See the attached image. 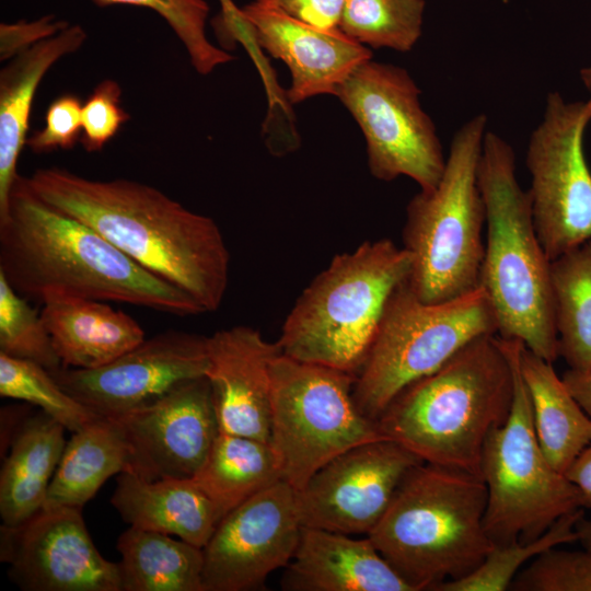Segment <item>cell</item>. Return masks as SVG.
Masks as SVG:
<instances>
[{
    "label": "cell",
    "instance_id": "6da1fadb",
    "mask_svg": "<svg viewBox=\"0 0 591 591\" xmlns=\"http://www.w3.org/2000/svg\"><path fill=\"white\" fill-rule=\"evenodd\" d=\"M25 179L44 202L94 229L205 313L221 305L230 253L212 218L130 179H90L60 167L38 169Z\"/></svg>",
    "mask_w": 591,
    "mask_h": 591
},
{
    "label": "cell",
    "instance_id": "7a4b0ae2",
    "mask_svg": "<svg viewBox=\"0 0 591 591\" xmlns=\"http://www.w3.org/2000/svg\"><path fill=\"white\" fill-rule=\"evenodd\" d=\"M0 274L26 299L74 297L167 314L205 313L186 292L151 274L94 229L39 199L19 175L0 220Z\"/></svg>",
    "mask_w": 591,
    "mask_h": 591
},
{
    "label": "cell",
    "instance_id": "3957f363",
    "mask_svg": "<svg viewBox=\"0 0 591 591\" xmlns=\"http://www.w3.org/2000/svg\"><path fill=\"white\" fill-rule=\"evenodd\" d=\"M513 368L497 335L479 336L405 387L378 418L384 438L422 462L480 475L485 443L509 416Z\"/></svg>",
    "mask_w": 591,
    "mask_h": 591
},
{
    "label": "cell",
    "instance_id": "277c9868",
    "mask_svg": "<svg viewBox=\"0 0 591 591\" xmlns=\"http://www.w3.org/2000/svg\"><path fill=\"white\" fill-rule=\"evenodd\" d=\"M486 208L479 275L494 310L497 335L520 340L538 357H558L551 260L536 233L528 190L518 181L515 154L499 135L486 131L478 165Z\"/></svg>",
    "mask_w": 591,
    "mask_h": 591
},
{
    "label": "cell",
    "instance_id": "5b68a950",
    "mask_svg": "<svg viewBox=\"0 0 591 591\" xmlns=\"http://www.w3.org/2000/svg\"><path fill=\"white\" fill-rule=\"evenodd\" d=\"M482 477L419 463L403 478L385 513L367 535L415 591L474 571L495 544L484 517Z\"/></svg>",
    "mask_w": 591,
    "mask_h": 591
},
{
    "label": "cell",
    "instance_id": "8992f818",
    "mask_svg": "<svg viewBox=\"0 0 591 591\" xmlns=\"http://www.w3.org/2000/svg\"><path fill=\"white\" fill-rule=\"evenodd\" d=\"M410 268V254L389 239L337 254L287 315L278 339L281 352L357 375L387 300Z\"/></svg>",
    "mask_w": 591,
    "mask_h": 591
},
{
    "label": "cell",
    "instance_id": "52a82bcc",
    "mask_svg": "<svg viewBox=\"0 0 591 591\" xmlns=\"http://www.w3.org/2000/svg\"><path fill=\"white\" fill-rule=\"evenodd\" d=\"M487 117L478 114L454 134L443 174L406 207L403 247L412 256L410 290L426 303L460 298L479 287L486 208L478 165Z\"/></svg>",
    "mask_w": 591,
    "mask_h": 591
},
{
    "label": "cell",
    "instance_id": "ba28073f",
    "mask_svg": "<svg viewBox=\"0 0 591 591\" xmlns=\"http://www.w3.org/2000/svg\"><path fill=\"white\" fill-rule=\"evenodd\" d=\"M483 335H497V321L482 287L453 300L426 303L406 280L387 300L356 375L352 395L359 410L376 421L405 387Z\"/></svg>",
    "mask_w": 591,
    "mask_h": 591
},
{
    "label": "cell",
    "instance_id": "9c48e42d",
    "mask_svg": "<svg viewBox=\"0 0 591 591\" xmlns=\"http://www.w3.org/2000/svg\"><path fill=\"white\" fill-rule=\"evenodd\" d=\"M499 339L513 368L512 405L506 422L489 434L480 467L487 489L484 525L495 545L532 541L582 508L578 488L549 463L538 443L519 364L522 343Z\"/></svg>",
    "mask_w": 591,
    "mask_h": 591
},
{
    "label": "cell",
    "instance_id": "30bf717a",
    "mask_svg": "<svg viewBox=\"0 0 591 591\" xmlns=\"http://www.w3.org/2000/svg\"><path fill=\"white\" fill-rule=\"evenodd\" d=\"M270 378L269 443L283 480L296 490L345 451L384 438L354 399L356 375L280 352Z\"/></svg>",
    "mask_w": 591,
    "mask_h": 591
},
{
    "label": "cell",
    "instance_id": "8fae6325",
    "mask_svg": "<svg viewBox=\"0 0 591 591\" xmlns=\"http://www.w3.org/2000/svg\"><path fill=\"white\" fill-rule=\"evenodd\" d=\"M420 94L406 69L371 58L348 76L335 96L362 131L372 176L383 182L407 176L420 190H431L447 158Z\"/></svg>",
    "mask_w": 591,
    "mask_h": 591
},
{
    "label": "cell",
    "instance_id": "7c38bea8",
    "mask_svg": "<svg viewBox=\"0 0 591 591\" xmlns=\"http://www.w3.org/2000/svg\"><path fill=\"white\" fill-rule=\"evenodd\" d=\"M591 100L567 102L549 92L542 121L533 130L525 164L532 218L549 258L591 240V170L583 135Z\"/></svg>",
    "mask_w": 591,
    "mask_h": 591
},
{
    "label": "cell",
    "instance_id": "4fadbf2b",
    "mask_svg": "<svg viewBox=\"0 0 591 591\" xmlns=\"http://www.w3.org/2000/svg\"><path fill=\"white\" fill-rule=\"evenodd\" d=\"M302 522L297 490L279 480L229 512L202 547L204 591L262 589L297 549Z\"/></svg>",
    "mask_w": 591,
    "mask_h": 591
},
{
    "label": "cell",
    "instance_id": "5bb4252c",
    "mask_svg": "<svg viewBox=\"0 0 591 591\" xmlns=\"http://www.w3.org/2000/svg\"><path fill=\"white\" fill-rule=\"evenodd\" d=\"M0 560L25 591H121L119 564L100 554L77 508H42L2 524Z\"/></svg>",
    "mask_w": 591,
    "mask_h": 591
},
{
    "label": "cell",
    "instance_id": "9a60e30c",
    "mask_svg": "<svg viewBox=\"0 0 591 591\" xmlns=\"http://www.w3.org/2000/svg\"><path fill=\"white\" fill-rule=\"evenodd\" d=\"M207 337L169 329L95 369L61 367L50 372L72 397L100 417L117 418L164 396L178 384L205 375Z\"/></svg>",
    "mask_w": 591,
    "mask_h": 591
},
{
    "label": "cell",
    "instance_id": "2e32d148",
    "mask_svg": "<svg viewBox=\"0 0 591 591\" xmlns=\"http://www.w3.org/2000/svg\"><path fill=\"white\" fill-rule=\"evenodd\" d=\"M419 463L414 453L386 438L345 451L297 490L302 525L368 535L403 478Z\"/></svg>",
    "mask_w": 591,
    "mask_h": 591
},
{
    "label": "cell",
    "instance_id": "e0dca14e",
    "mask_svg": "<svg viewBox=\"0 0 591 591\" xmlns=\"http://www.w3.org/2000/svg\"><path fill=\"white\" fill-rule=\"evenodd\" d=\"M112 419L127 444L125 472L144 480L193 478L220 432L206 375L187 380L157 402Z\"/></svg>",
    "mask_w": 591,
    "mask_h": 591
},
{
    "label": "cell",
    "instance_id": "ac0fdd59",
    "mask_svg": "<svg viewBox=\"0 0 591 591\" xmlns=\"http://www.w3.org/2000/svg\"><path fill=\"white\" fill-rule=\"evenodd\" d=\"M240 13L253 42L289 68L287 96L291 103L323 94L335 96L348 76L372 58L370 48L340 28H316L256 1L244 5Z\"/></svg>",
    "mask_w": 591,
    "mask_h": 591
},
{
    "label": "cell",
    "instance_id": "d6986e66",
    "mask_svg": "<svg viewBox=\"0 0 591 591\" xmlns=\"http://www.w3.org/2000/svg\"><path fill=\"white\" fill-rule=\"evenodd\" d=\"M281 352L251 326L237 325L207 337L208 379L220 432L269 442L271 360Z\"/></svg>",
    "mask_w": 591,
    "mask_h": 591
},
{
    "label": "cell",
    "instance_id": "ffe728a7",
    "mask_svg": "<svg viewBox=\"0 0 591 591\" xmlns=\"http://www.w3.org/2000/svg\"><path fill=\"white\" fill-rule=\"evenodd\" d=\"M281 580L290 591H415L372 541L303 526Z\"/></svg>",
    "mask_w": 591,
    "mask_h": 591
},
{
    "label": "cell",
    "instance_id": "44dd1931",
    "mask_svg": "<svg viewBox=\"0 0 591 591\" xmlns=\"http://www.w3.org/2000/svg\"><path fill=\"white\" fill-rule=\"evenodd\" d=\"M80 25H69L12 58L0 73V220L8 213L12 187L19 176V157L27 144L36 90L47 71L85 42Z\"/></svg>",
    "mask_w": 591,
    "mask_h": 591
},
{
    "label": "cell",
    "instance_id": "7402d4cb",
    "mask_svg": "<svg viewBox=\"0 0 591 591\" xmlns=\"http://www.w3.org/2000/svg\"><path fill=\"white\" fill-rule=\"evenodd\" d=\"M40 315L63 368L102 367L144 339L137 321L105 301L50 297Z\"/></svg>",
    "mask_w": 591,
    "mask_h": 591
},
{
    "label": "cell",
    "instance_id": "603a6c76",
    "mask_svg": "<svg viewBox=\"0 0 591 591\" xmlns=\"http://www.w3.org/2000/svg\"><path fill=\"white\" fill-rule=\"evenodd\" d=\"M111 503L130 526L175 535L201 548L219 523L211 501L192 478L144 480L121 472Z\"/></svg>",
    "mask_w": 591,
    "mask_h": 591
},
{
    "label": "cell",
    "instance_id": "cb8c5ba5",
    "mask_svg": "<svg viewBox=\"0 0 591 591\" xmlns=\"http://www.w3.org/2000/svg\"><path fill=\"white\" fill-rule=\"evenodd\" d=\"M65 430L42 410L20 425L0 472L2 524H19L43 508L67 443Z\"/></svg>",
    "mask_w": 591,
    "mask_h": 591
},
{
    "label": "cell",
    "instance_id": "d4e9b609",
    "mask_svg": "<svg viewBox=\"0 0 591 591\" xmlns=\"http://www.w3.org/2000/svg\"><path fill=\"white\" fill-rule=\"evenodd\" d=\"M519 364L530 394L538 443L549 463L565 473L591 443V419L557 375L552 362L522 344Z\"/></svg>",
    "mask_w": 591,
    "mask_h": 591
},
{
    "label": "cell",
    "instance_id": "484cf974",
    "mask_svg": "<svg viewBox=\"0 0 591 591\" xmlns=\"http://www.w3.org/2000/svg\"><path fill=\"white\" fill-rule=\"evenodd\" d=\"M127 444L117 422L94 419L67 441L43 508L82 510L107 478L127 470Z\"/></svg>",
    "mask_w": 591,
    "mask_h": 591
},
{
    "label": "cell",
    "instance_id": "4316f807",
    "mask_svg": "<svg viewBox=\"0 0 591 591\" xmlns=\"http://www.w3.org/2000/svg\"><path fill=\"white\" fill-rule=\"evenodd\" d=\"M192 479L209 498L220 522L241 503L283 478L269 442L219 432Z\"/></svg>",
    "mask_w": 591,
    "mask_h": 591
},
{
    "label": "cell",
    "instance_id": "83f0119b",
    "mask_svg": "<svg viewBox=\"0 0 591 591\" xmlns=\"http://www.w3.org/2000/svg\"><path fill=\"white\" fill-rule=\"evenodd\" d=\"M121 591H204L202 548L129 526L117 540Z\"/></svg>",
    "mask_w": 591,
    "mask_h": 591
},
{
    "label": "cell",
    "instance_id": "f1b7e54d",
    "mask_svg": "<svg viewBox=\"0 0 591 591\" xmlns=\"http://www.w3.org/2000/svg\"><path fill=\"white\" fill-rule=\"evenodd\" d=\"M558 355L569 369H591V240L551 260Z\"/></svg>",
    "mask_w": 591,
    "mask_h": 591
},
{
    "label": "cell",
    "instance_id": "f546056e",
    "mask_svg": "<svg viewBox=\"0 0 591 591\" xmlns=\"http://www.w3.org/2000/svg\"><path fill=\"white\" fill-rule=\"evenodd\" d=\"M425 0H346L339 28L368 48L407 53L422 33Z\"/></svg>",
    "mask_w": 591,
    "mask_h": 591
},
{
    "label": "cell",
    "instance_id": "4dcf8cb0",
    "mask_svg": "<svg viewBox=\"0 0 591 591\" xmlns=\"http://www.w3.org/2000/svg\"><path fill=\"white\" fill-rule=\"evenodd\" d=\"M583 508L558 519L538 537L495 545L483 563L467 576L444 581L433 591H503L510 588L519 570L530 560L560 544L578 541L576 525Z\"/></svg>",
    "mask_w": 591,
    "mask_h": 591
},
{
    "label": "cell",
    "instance_id": "1f68e13d",
    "mask_svg": "<svg viewBox=\"0 0 591 591\" xmlns=\"http://www.w3.org/2000/svg\"><path fill=\"white\" fill-rule=\"evenodd\" d=\"M0 396L37 406L71 432L100 417L67 393L44 367L2 352Z\"/></svg>",
    "mask_w": 591,
    "mask_h": 591
},
{
    "label": "cell",
    "instance_id": "d6a6232c",
    "mask_svg": "<svg viewBox=\"0 0 591 591\" xmlns=\"http://www.w3.org/2000/svg\"><path fill=\"white\" fill-rule=\"evenodd\" d=\"M0 352L35 362L49 372L62 364L38 313L0 274Z\"/></svg>",
    "mask_w": 591,
    "mask_h": 591
},
{
    "label": "cell",
    "instance_id": "836d02e7",
    "mask_svg": "<svg viewBox=\"0 0 591 591\" xmlns=\"http://www.w3.org/2000/svg\"><path fill=\"white\" fill-rule=\"evenodd\" d=\"M100 7L125 4L147 8L169 24L184 45L190 63L201 76L211 73L234 57L215 46L206 35L209 5L205 0H92Z\"/></svg>",
    "mask_w": 591,
    "mask_h": 591
},
{
    "label": "cell",
    "instance_id": "e575fe53",
    "mask_svg": "<svg viewBox=\"0 0 591 591\" xmlns=\"http://www.w3.org/2000/svg\"><path fill=\"white\" fill-rule=\"evenodd\" d=\"M517 591H591V553L551 548L513 579Z\"/></svg>",
    "mask_w": 591,
    "mask_h": 591
},
{
    "label": "cell",
    "instance_id": "d590c367",
    "mask_svg": "<svg viewBox=\"0 0 591 591\" xmlns=\"http://www.w3.org/2000/svg\"><path fill=\"white\" fill-rule=\"evenodd\" d=\"M121 89L114 80L100 82L82 105L81 143L95 152L111 141L129 115L120 105Z\"/></svg>",
    "mask_w": 591,
    "mask_h": 591
},
{
    "label": "cell",
    "instance_id": "8d00e7d4",
    "mask_svg": "<svg viewBox=\"0 0 591 591\" xmlns=\"http://www.w3.org/2000/svg\"><path fill=\"white\" fill-rule=\"evenodd\" d=\"M82 103L71 93L55 99L45 114V125L27 139L34 153L71 149L82 135Z\"/></svg>",
    "mask_w": 591,
    "mask_h": 591
},
{
    "label": "cell",
    "instance_id": "74e56055",
    "mask_svg": "<svg viewBox=\"0 0 591 591\" xmlns=\"http://www.w3.org/2000/svg\"><path fill=\"white\" fill-rule=\"evenodd\" d=\"M69 26L68 22L44 15L34 21L0 24V59L8 60Z\"/></svg>",
    "mask_w": 591,
    "mask_h": 591
},
{
    "label": "cell",
    "instance_id": "f35d334b",
    "mask_svg": "<svg viewBox=\"0 0 591 591\" xmlns=\"http://www.w3.org/2000/svg\"><path fill=\"white\" fill-rule=\"evenodd\" d=\"M321 30L339 28L346 0H254Z\"/></svg>",
    "mask_w": 591,
    "mask_h": 591
},
{
    "label": "cell",
    "instance_id": "ab89813d",
    "mask_svg": "<svg viewBox=\"0 0 591 591\" xmlns=\"http://www.w3.org/2000/svg\"><path fill=\"white\" fill-rule=\"evenodd\" d=\"M564 474L578 488L582 508L591 509V443L577 455Z\"/></svg>",
    "mask_w": 591,
    "mask_h": 591
},
{
    "label": "cell",
    "instance_id": "60d3db41",
    "mask_svg": "<svg viewBox=\"0 0 591 591\" xmlns=\"http://www.w3.org/2000/svg\"><path fill=\"white\" fill-rule=\"evenodd\" d=\"M566 387L591 419V369H568L561 376Z\"/></svg>",
    "mask_w": 591,
    "mask_h": 591
},
{
    "label": "cell",
    "instance_id": "b9f144b4",
    "mask_svg": "<svg viewBox=\"0 0 591 591\" xmlns=\"http://www.w3.org/2000/svg\"><path fill=\"white\" fill-rule=\"evenodd\" d=\"M578 541L583 549L591 553V520H586L583 517L576 525Z\"/></svg>",
    "mask_w": 591,
    "mask_h": 591
},
{
    "label": "cell",
    "instance_id": "7bdbcfd3",
    "mask_svg": "<svg viewBox=\"0 0 591 591\" xmlns=\"http://www.w3.org/2000/svg\"><path fill=\"white\" fill-rule=\"evenodd\" d=\"M580 78L586 86V89L589 91L590 93V97L589 100H591V62L589 66L582 68L580 70Z\"/></svg>",
    "mask_w": 591,
    "mask_h": 591
}]
</instances>
